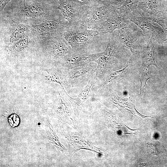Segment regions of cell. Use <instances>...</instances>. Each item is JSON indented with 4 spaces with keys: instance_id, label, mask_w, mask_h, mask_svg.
Masks as SVG:
<instances>
[{
    "instance_id": "1",
    "label": "cell",
    "mask_w": 167,
    "mask_h": 167,
    "mask_svg": "<svg viewBox=\"0 0 167 167\" xmlns=\"http://www.w3.org/2000/svg\"><path fill=\"white\" fill-rule=\"evenodd\" d=\"M6 17L30 26L51 20L56 0H13Z\"/></svg>"
},
{
    "instance_id": "2",
    "label": "cell",
    "mask_w": 167,
    "mask_h": 167,
    "mask_svg": "<svg viewBox=\"0 0 167 167\" xmlns=\"http://www.w3.org/2000/svg\"><path fill=\"white\" fill-rule=\"evenodd\" d=\"M98 36L96 31L80 24L66 26L63 34L72 52L77 54H84L90 45L96 43V38Z\"/></svg>"
},
{
    "instance_id": "3",
    "label": "cell",
    "mask_w": 167,
    "mask_h": 167,
    "mask_svg": "<svg viewBox=\"0 0 167 167\" xmlns=\"http://www.w3.org/2000/svg\"><path fill=\"white\" fill-rule=\"evenodd\" d=\"M0 39L7 46L24 38L31 31L30 26L4 17L0 19Z\"/></svg>"
},
{
    "instance_id": "4",
    "label": "cell",
    "mask_w": 167,
    "mask_h": 167,
    "mask_svg": "<svg viewBox=\"0 0 167 167\" xmlns=\"http://www.w3.org/2000/svg\"><path fill=\"white\" fill-rule=\"evenodd\" d=\"M118 8L114 3H106L100 6H88L85 14L78 24L94 30L97 26L112 11Z\"/></svg>"
},
{
    "instance_id": "5",
    "label": "cell",
    "mask_w": 167,
    "mask_h": 167,
    "mask_svg": "<svg viewBox=\"0 0 167 167\" xmlns=\"http://www.w3.org/2000/svg\"><path fill=\"white\" fill-rule=\"evenodd\" d=\"M58 10L68 22L67 27L77 25L84 16L88 5L77 0H58Z\"/></svg>"
},
{
    "instance_id": "6",
    "label": "cell",
    "mask_w": 167,
    "mask_h": 167,
    "mask_svg": "<svg viewBox=\"0 0 167 167\" xmlns=\"http://www.w3.org/2000/svg\"><path fill=\"white\" fill-rule=\"evenodd\" d=\"M123 44L114 34H112L109 38L107 46L95 61L97 64L95 69L97 75H101L106 71L120 54V49Z\"/></svg>"
},
{
    "instance_id": "7",
    "label": "cell",
    "mask_w": 167,
    "mask_h": 167,
    "mask_svg": "<svg viewBox=\"0 0 167 167\" xmlns=\"http://www.w3.org/2000/svg\"><path fill=\"white\" fill-rule=\"evenodd\" d=\"M120 29L113 33L118 38L120 42L131 52L133 55L141 53L142 46L139 40L145 36L143 32L135 25L131 24Z\"/></svg>"
},
{
    "instance_id": "8",
    "label": "cell",
    "mask_w": 167,
    "mask_h": 167,
    "mask_svg": "<svg viewBox=\"0 0 167 167\" xmlns=\"http://www.w3.org/2000/svg\"><path fill=\"white\" fill-rule=\"evenodd\" d=\"M64 19L48 20L30 26L31 32L39 37L63 36L68 23Z\"/></svg>"
},
{
    "instance_id": "9",
    "label": "cell",
    "mask_w": 167,
    "mask_h": 167,
    "mask_svg": "<svg viewBox=\"0 0 167 167\" xmlns=\"http://www.w3.org/2000/svg\"><path fill=\"white\" fill-rule=\"evenodd\" d=\"M130 22L127 15L117 9L110 13L94 30L99 36L108 33L113 34L116 29L126 26Z\"/></svg>"
},
{
    "instance_id": "10",
    "label": "cell",
    "mask_w": 167,
    "mask_h": 167,
    "mask_svg": "<svg viewBox=\"0 0 167 167\" xmlns=\"http://www.w3.org/2000/svg\"><path fill=\"white\" fill-rule=\"evenodd\" d=\"M128 19L134 23L142 31L146 38H151L156 43H161L167 38L166 34L161 28L156 27L143 16H138L130 14L127 16Z\"/></svg>"
},
{
    "instance_id": "11",
    "label": "cell",
    "mask_w": 167,
    "mask_h": 167,
    "mask_svg": "<svg viewBox=\"0 0 167 167\" xmlns=\"http://www.w3.org/2000/svg\"><path fill=\"white\" fill-rule=\"evenodd\" d=\"M41 43L47 46L51 57L55 60H62L72 52L71 48L63 36L40 38Z\"/></svg>"
},
{
    "instance_id": "12",
    "label": "cell",
    "mask_w": 167,
    "mask_h": 167,
    "mask_svg": "<svg viewBox=\"0 0 167 167\" xmlns=\"http://www.w3.org/2000/svg\"><path fill=\"white\" fill-rule=\"evenodd\" d=\"M161 0H140L137 6L138 10L143 12V17L153 21L161 19Z\"/></svg>"
},
{
    "instance_id": "13",
    "label": "cell",
    "mask_w": 167,
    "mask_h": 167,
    "mask_svg": "<svg viewBox=\"0 0 167 167\" xmlns=\"http://www.w3.org/2000/svg\"><path fill=\"white\" fill-rule=\"evenodd\" d=\"M101 54V53L91 54H77L72 51L61 60L68 65L76 68L86 66L91 62L95 61Z\"/></svg>"
},
{
    "instance_id": "14",
    "label": "cell",
    "mask_w": 167,
    "mask_h": 167,
    "mask_svg": "<svg viewBox=\"0 0 167 167\" xmlns=\"http://www.w3.org/2000/svg\"><path fill=\"white\" fill-rule=\"evenodd\" d=\"M145 43L142 46L141 52L142 60V66L150 67L154 65L156 67L159 68L156 64L153 57V50L156 41L151 38H146Z\"/></svg>"
},
{
    "instance_id": "15",
    "label": "cell",
    "mask_w": 167,
    "mask_h": 167,
    "mask_svg": "<svg viewBox=\"0 0 167 167\" xmlns=\"http://www.w3.org/2000/svg\"><path fill=\"white\" fill-rule=\"evenodd\" d=\"M92 85L91 82H89L78 97L75 98L70 96L66 92L64 88H62L73 106L74 114L77 118L79 117L81 112L84 102L87 98Z\"/></svg>"
},
{
    "instance_id": "16",
    "label": "cell",
    "mask_w": 167,
    "mask_h": 167,
    "mask_svg": "<svg viewBox=\"0 0 167 167\" xmlns=\"http://www.w3.org/2000/svg\"><path fill=\"white\" fill-rule=\"evenodd\" d=\"M68 143L71 154H74L81 149H87L90 150L97 151L99 149L92 146L90 144L78 135L72 134L68 137Z\"/></svg>"
},
{
    "instance_id": "17",
    "label": "cell",
    "mask_w": 167,
    "mask_h": 167,
    "mask_svg": "<svg viewBox=\"0 0 167 167\" xmlns=\"http://www.w3.org/2000/svg\"><path fill=\"white\" fill-rule=\"evenodd\" d=\"M44 71L48 73L45 80L49 82H55L59 84L62 87L64 88V85L67 82L66 77L58 68L53 67Z\"/></svg>"
},
{
    "instance_id": "18",
    "label": "cell",
    "mask_w": 167,
    "mask_h": 167,
    "mask_svg": "<svg viewBox=\"0 0 167 167\" xmlns=\"http://www.w3.org/2000/svg\"><path fill=\"white\" fill-rule=\"evenodd\" d=\"M140 0H123L122 6L117 9L126 15L130 14L135 15L134 14L139 13L137 6Z\"/></svg>"
},
{
    "instance_id": "19",
    "label": "cell",
    "mask_w": 167,
    "mask_h": 167,
    "mask_svg": "<svg viewBox=\"0 0 167 167\" xmlns=\"http://www.w3.org/2000/svg\"><path fill=\"white\" fill-rule=\"evenodd\" d=\"M88 64L80 68L76 69L71 74V78L72 80H79L88 74L91 73L93 69L90 66H88Z\"/></svg>"
},
{
    "instance_id": "20",
    "label": "cell",
    "mask_w": 167,
    "mask_h": 167,
    "mask_svg": "<svg viewBox=\"0 0 167 167\" xmlns=\"http://www.w3.org/2000/svg\"><path fill=\"white\" fill-rule=\"evenodd\" d=\"M128 66L129 62H128L122 69L111 72L106 78L104 84L107 85L118 80L123 75Z\"/></svg>"
},
{
    "instance_id": "21",
    "label": "cell",
    "mask_w": 167,
    "mask_h": 167,
    "mask_svg": "<svg viewBox=\"0 0 167 167\" xmlns=\"http://www.w3.org/2000/svg\"><path fill=\"white\" fill-rule=\"evenodd\" d=\"M140 75V94L142 88L143 90L148 80L151 78L150 67H148L142 66Z\"/></svg>"
},
{
    "instance_id": "22",
    "label": "cell",
    "mask_w": 167,
    "mask_h": 167,
    "mask_svg": "<svg viewBox=\"0 0 167 167\" xmlns=\"http://www.w3.org/2000/svg\"><path fill=\"white\" fill-rule=\"evenodd\" d=\"M91 6H100L104 4L107 2L102 0H77Z\"/></svg>"
},
{
    "instance_id": "23",
    "label": "cell",
    "mask_w": 167,
    "mask_h": 167,
    "mask_svg": "<svg viewBox=\"0 0 167 167\" xmlns=\"http://www.w3.org/2000/svg\"><path fill=\"white\" fill-rule=\"evenodd\" d=\"M9 122L12 127L17 126L19 122V119L18 116L15 114H12L8 118Z\"/></svg>"
},
{
    "instance_id": "24",
    "label": "cell",
    "mask_w": 167,
    "mask_h": 167,
    "mask_svg": "<svg viewBox=\"0 0 167 167\" xmlns=\"http://www.w3.org/2000/svg\"><path fill=\"white\" fill-rule=\"evenodd\" d=\"M167 18V2L162 0L161 19Z\"/></svg>"
},
{
    "instance_id": "25",
    "label": "cell",
    "mask_w": 167,
    "mask_h": 167,
    "mask_svg": "<svg viewBox=\"0 0 167 167\" xmlns=\"http://www.w3.org/2000/svg\"><path fill=\"white\" fill-rule=\"evenodd\" d=\"M162 27L166 33L167 34V22L164 19H158L154 21Z\"/></svg>"
},
{
    "instance_id": "26",
    "label": "cell",
    "mask_w": 167,
    "mask_h": 167,
    "mask_svg": "<svg viewBox=\"0 0 167 167\" xmlns=\"http://www.w3.org/2000/svg\"><path fill=\"white\" fill-rule=\"evenodd\" d=\"M12 0H0V11L1 14L6 6Z\"/></svg>"
},
{
    "instance_id": "27",
    "label": "cell",
    "mask_w": 167,
    "mask_h": 167,
    "mask_svg": "<svg viewBox=\"0 0 167 167\" xmlns=\"http://www.w3.org/2000/svg\"><path fill=\"white\" fill-rule=\"evenodd\" d=\"M116 0H105V1L108 3H112L114 2Z\"/></svg>"
}]
</instances>
